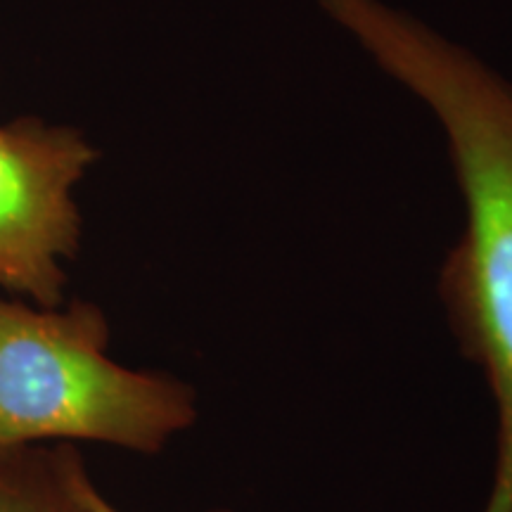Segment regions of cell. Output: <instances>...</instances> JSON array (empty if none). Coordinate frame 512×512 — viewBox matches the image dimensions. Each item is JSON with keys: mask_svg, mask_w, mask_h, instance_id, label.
<instances>
[{"mask_svg": "<svg viewBox=\"0 0 512 512\" xmlns=\"http://www.w3.org/2000/svg\"><path fill=\"white\" fill-rule=\"evenodd\" d=\"M363 55L430 110L465 221L439 268V299L496 411L482 512H512V81L484 57L387 0H316Z\"/></svg>", "mask_w": 512, "mask_h": 512, "instance_id": "6da1fadb", "label": "cell"}, {"mask_svg": "<svg viewBox=\"0 0 512 512\" xmlns=\"http://www.w3.org/2000/svg\"><path fill=\"white\" fill-rule=\"evenodd\" d=\"M110 320L74 299L38 306L0 292V453L102 444L159 456L200 418L195 387L110 356Z\"/></svg>", "mask_w": 512, "mask_h": 512, "instance_id": "7a4b0ae2", "label": "cell"}, {"mask_svg": "<svg viewBox=\"0 0 512 512\" xmlns=\"http://www.w3.org/2000/svg\"><path fill=\"white\" fill-rule=\"evenodd\" d=\"M98 157L72 124L36 114L0 121V292L38 306L67 302L83 238L76 192Z\"/></svg>", "mask_w": 512, "mask_h": 512, "instance_id": "3957f363", "label": "cell"}, {"mask_svg": "<svg viewBox=\"0 0 512 512\" xmlns=\"http://www.w3.org/2000/svg\"><path fill=\"white\" fill-rule=\"evenodd\" d=\"M93 477L72 444L0 453V512H91Z\"/></svg>", "mask_w": 512, "mask_h": 512, "instance_id": "277c9868", "label": "cell"}, {"mask_svg": "<svg viewBox=\"0 0 512 512\" xmlns=\"http://www.w3.org/2000/svg\"><path fill=\"white\" fill-rule=\"evenodd\" d=\"M88 505H91V512H124V510H119L117 505L110 501V498L102 494L95 482H91V486H88ZM209 512H233V510L219 508V510H209Z\"/></svg>", "mask_w": 512, "mask_h": 512, "instance_id": "5b68a950", "label": "cell"}]
</instances>
